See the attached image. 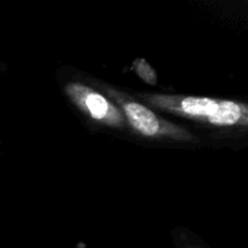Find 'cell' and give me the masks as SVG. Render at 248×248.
Masks as SVG:
<instances>
[{
	"label": "cell",
	"instance_id": "1",
	"mask_svg": "<svg viewBox=\"0 0 248 248\" xmlns=\"http://www.w3.org/2000/svg\"><path fill=\"white\" fill-rule=\"evenodd\" d=\"M125 111L132 126L143 135L153 136L159 131V120L147 107L136 102H130L125 104Z\"/></svg>",
	"mask_w": 248,
	"mask_h": 248
},
{
	"label": "cell",
	"instance_id": "3",
	"mask_svg": "<svg viewBox=\"0 0 248 248\" xmlns=\"http://www.w3.org/2000/svg\"><path fill=\"white\" fill-rule=\"evenodd\" d=\"M242 115L241 107L235 102L220 101L215 113L208 118L211 124L215 125H232L237 123Z\"/></svg>",
	"mask_w": 248,
	"mask_h": 248
},
{
	"label": "cell",
	"instance_id": "5",
	"mask_svg": "<svg viewBox=\"0 0 248 248\" xmlns=\"http://www.w3.org/2000/svg\"><path fill=\"white\" fill-rule=\"evenodd\" d=\"M135 69L136 72H137V74L140 75L144 81H147L148 84H155V82H156V73H155L154 69L148 64L147 61L142 60V58L136 61Z\"/></svg>",
	"mask_w": 248,
	"mask_h": 248
},
{
	"label": "cell",
	"instance_id": "2",
	"mask_svg": "<svg viewBox=\"0 0 248 248\" xmlns=\"http://www.w3.org/2000/svg\"><path fill=\"white\" fill-rule=\"evenodd\" d=\"M75 90L78 91L77 96L80 97V101L82 104H85V108L90 111L93 118L97 119H104V118H110L113 120L114 118H118V113L107 102L104 97L101 94L92 92L90 90H86L81 86H75Z\"/></svg>",
	"mask_w": 248,
	"mask_h": 248
},
{
	"label": "cell",
	"instance_id": "4",
	"mask_svg": "<svg viewBox=\"0 0 248 248\" xmlns=\"http://www.w3.org/2000/svg\"><path fill=\"white\" fill-rule=\"evenodd\" d=\"M218 107V102L215 99L206 98V97H188L182 102V109L186 114L195 116H207V119L212 115Z\"/></svg>",
	"mask_w": 248,
	"mask_h": 248
}]
</instances>
